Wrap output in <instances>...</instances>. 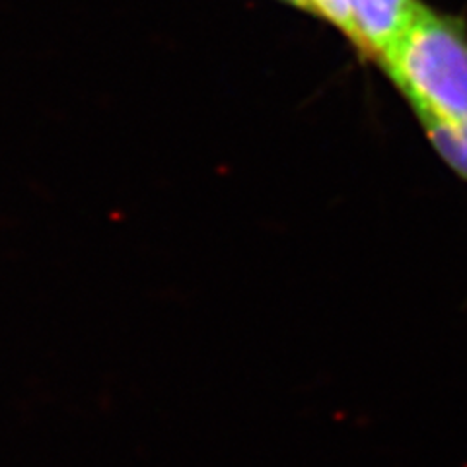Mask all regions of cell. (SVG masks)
<instances>
[{
  "label": "cell",
  "mask_w": 467,
  "mask_h": 467,
  "mask_svg": "<svg viewBox=\"0 0 467 467\" xmlns=\"http://www.w3.org/2000/svg\"><path fill=\"white\" fill-rule=\"evenodd\" d=\"M355 24V51L362 63L379 67L429 5L422 0H348Z\"/></svg>",
  "instance_id": "cell-2"
},
{
  "label": "cell",
  "mask_w": 467,
  "mask_h": 467,
  "mask_svg": "<svg viewBox=\"0 0 467 467\" xmlns=\"http://www.w3.org/2000/svg\"><path fill=\"white\" fill-rule=\"evenodd\" d=\"M279 3L295 8V10H300V12H306V14H312L314 16V8H312V3L310 0H279Z\"/></svg>",
  "instance_id": "cell-5"
},
{
  "label": "cell",
  "mask_w": 467,
  "mask_h": 467,
  "mask_svg": "<svg viewBox=\"0 0 467 467\" xmlns=\"http://www.w3.org/2000/svg\"><path fill=\"white\" fill-rule=\"evenodd\" d=\"M314 8V16L333 26L337 32L355 47L357 34L353 24V14H350L348 0H310Z\"/></svg>",
  "instance_id": "cell-4"
},
{
  "label": "cell",
  "mask_w": 467,
  "mask_h": 467,
  "mask_svg": "<svg viewBox=\"0 0 467 467\" xmlns=\"http://www.w3.org/2000/svg\"><path fill=\"white\" fill-rule=\"evenodd\" d=\"M425 129L427 139L432 144L436 154L467 182V121L465 123H442L425 121L420 123Z\"/></svg>",
  "instance_id": "cell-3"
},
{
  "label": "cell",
  "mask_w": 467,
  "mask_h": 467,
  "mask_svg": "<svg viewBox=\"0 0 467 467\" xmlns=\"http://www.w3.org/2000/svg\"><path fill=\"white\" fill-rule=\"evenodd\" d=\"M419 123L467 121V24L431 6L379 63Z\"/></svg>",
  "instance_id": "cell-1"
}]
</instances>
